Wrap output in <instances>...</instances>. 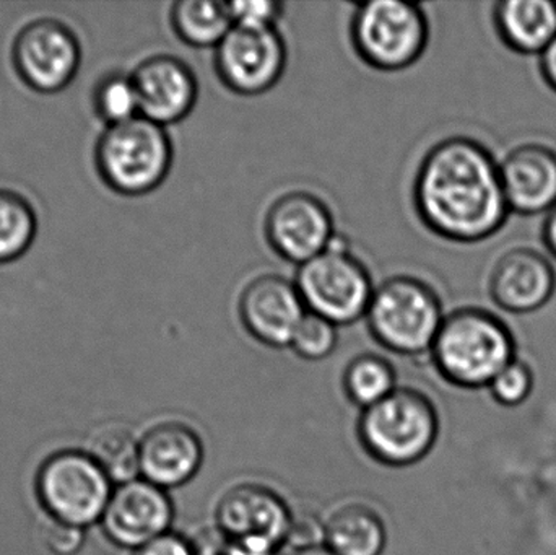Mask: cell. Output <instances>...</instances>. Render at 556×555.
Segmentation results:
<instances>
[{
  "label": "cell",
  "instance_id": "obj_18",
  "mask_svg": "<svg viewBox=\"0 0 556 555\" xmlns=\"http://www.w3.org/2000/svg\"><path fill=\"white\" fill-rule=\"evenodd\" d=\"M509 211L532 217L556 205V152L542 143L516 147L500 163Z\"/></svg>",
  "mask_w": 556,
  "mask_h": 555
},
{
  "label": "cell",
  "instance_id": "obj_3",
  "mask_svg": "<svg viewBox=\"0 0 556 555\" xmlns=\"http://www.w3.org/2000/svg\"><path fill=\"white\" fill-rule=\"evenodd\" d=\"M440 430L433 401L407 387H399L381 403L362 411L356 422V437L366 455L388 468L424 462L433 452Z\"/></svg>",
  "mask_w": 556,
  "mask_h": 555
},
{
  "label": "cell",
  "instance_id": "obj_4",
  "mask_svg": "<svg viewBox=\"0 0 556 555\" xmlns=\"http://www.w3.org/2000/svg\"><path fill=\"white\" fill-rule=\"evenodd\" d=\"M173 160L175 149L166 127L143 116L106 126L94 146L101 181L126 198L156 191L168 178Z\"/></svg>",
  "mask_w": 556,
  "mask_h": 555
},
{
  "label": "cell",
  "instance_id": "obj_16",
  "mask_svg": "<svg viewBox=\"0 0 556 555\" xmlns=\"http://www.w3.org/2000/svg\"><path fill=\"white\" fill-rule=\"evenodd\" d=\"M130 75L139 97L140 116L160 126L181 123L198 104V77L176 55H150Z\"/></svg>",
  "mask_w": 556,
  "mask_h": 555
},
{
  "label": "cell",
  "instance_id": "obj_1",
  "mask_svg": "<svg viewBox=\"0 0 556 555\" xmlns=\"http://www.w3.org/2000/svg\"><path fill=\"white\" fill-rule=\"evenodd\" d=\"M412 199L421 224L453 243L489 240L511 214L500 163L483 143L464 136L447 137L428 150Z\"/></svg>",
  "mask_w": 556,
  "mask_h": 555
},
{
  "label": "cell",
  "instance_id": "obj_30",
  "mask_svg": "<svg viewBox=\"0 0 556 555\" xmlns=\"http://www.w3.org/2000/svg\"><path fill=\"white\" fill-rule=\"evenodd\" d=\"M134 555H195V547L191 538L172 530L134 551Z\"/></svg>",
  "mask_w": 556,
  "mask_h": 555
},
{
  "label": "cell",
  "instance_id": "obj_11",
  "mask_svg": "<svg viewBox=\"0 0 556 555\" xmlns=\"http://www.w3.org/2000/svg\"><path fill=\"white\" fill-rule=\"evenodd\" d=\"M214 51L218 80L240 97L273 90L287 68V42L278 28L233 26Z\"/></svg>",
  "mask_w": 556,
  "mask_h": 555
},
{
  "label": "cell",
  "instance_id": "obj_14",
  "mask_svg": "<svg viewBox=\"0 0 556 555\" xmlns=\"http://www.w3.org/2000/svg\"><path fill=\"white\" fill-rule=\"evenodd\" d=\"M307 310L294 280L263 274L251 280L238 300V315L248 335L270 349H290Z\"/></svg>",
  "mask_w": 556,
  "mask_h": 555
},
{
  "label": "cell",
  "instance_id": "obj_23",
  "mask_svg": "<svg viewBox=\"0 0 556 555\" xmlns=\"http://www.w3.org/2000/svg\"><path fill=\"white\" fill-rule=\"evenodd\" d=\"M342 388L346 400L365 411L397 390V374L388 358L365 352L346 364Z\"/></svg>",
  "mask_w": 556,
  "mask_h": 555
},
{
  "label": "cell",
  "instance_id": "obj_24",
  "mask_svg": "<svg viewBox=\"0 0 556 555\" xmlns=\"http://www.w3.org/2000/svg\"><path fill=\"white\" fill-rule=\"evenodd\" d=\"M38 234L31 202L12 189L0 188V266L20 260Z\"/></svg>",
  "mask_w": 556,
  "mask_h": 555
},
{
  "label": "cell",
  "instance_id": "obj_29",
  "mask_svg": "<svg viewBox=\"0 0 556 555\" xmlns=\"http://www.w3.org/2000/svg\"><path fill=\"white\" fill-rule=\"evenodd\" d=\"M46 547L55 555H74L84 546V528L51 520L42 534Z\"/></svg>",
  "mask_w": 556,
  "mask_h": 555
},
{
  "label": "cell",
  "instance_id": "obj_33",
  "mask_svg": "<svg viewBox=\"0 0 556 555\" xmlns=\"http://www.w3.org/2000/svg\"><path fill=\"white\" fill-rule=\"evenodd\" d=\"M280 555H337L326 544H307V546L288 547Z\"/></svg>",
  "mask_w": 556,
  "mask_h": 555
},
{
  "label": "cell",
  "instance_id": "obj_6",
  "mask_svg": "<svg viewBox=\"0 0 556 555\" xmlns=\"http://www.w3.org/2000/svg\"><path fill=\"white\" fill-rule=\"evenodd\" d=\"M350 41L368 67L401 72L424 58L430 22L420 3L366 0L355 7L350 20Z\"/></svg>",
  "mask_w": 556,
  "mask_h": 555
},
{
  "label": "cell",
  "instance_id": "obj_25",
  "mask_svg": "<svg viewBox=\"0 0 556 555\" xmlns=\"http://www.w3.org/2000/svg\"><path fill=\"white\" fill-rule=\"evenodd\" d=\"M93 106L106 126H116L140 116L139 97L132 75L111 72L101 77L94 87Z\"/></svg>",
  "mask_w": 556,
  "mask_h": 555
},
{
  "label": "cell",
  "instance_id": "obj_13",
  "mask_svg": "<svg viewBox=\"0 0 556 555\" xmlns=\"http://www.w3.org/2000/svg\"><path fill=\"white\" fill-rule=\"evenodd\" d=\"M173 521L169 492L139 478L114 488L100 524L116 546L137 551L172 531Z\"/></svg>",
  "mask_w": 556,
  "mask_h": 555
},
{
  "label": "cell",
  "instance_id": "obj_27",
  "mask_svg": "<svg viewBox=\"0 0 556 555\" xmlns=\"http://www.w3.org/2000/svg\"><path fill=\"white\" fill-rule=\"evenodd\" d=\"M535 377L532 368L521 358H515L508 367L500 371L498 377L490 383V396L503 407H518L531 398Z\"/></svg>",
  "mask_w": 556,
  "mask_h": 555
},
{
  "label": "cell",
  "instance_id": "obj_9",
  "mask_svg": "<svg viewBox=\"0 0 556 555\" xmlns=\"http://www.w3.org/2000/svg\"><path fill=\"white\" fill-rule=\"evenodd\" d=\"M294 510L270 485L240 481L228 485L214 507V527L243 543L281 554L290 540Z\"/></svg>",
  "mask_w": 556,
  "mask_h": 555
},
{
  "label": "cell",
  "instance_id": "obj_12",
  "mask_svg": "<svg viewBox=\"0 0 556 555\" xmlns=\"http://www.w3.org/2000/svg\"><path fill=\"white\" fill-rule=\"evenodd\" d=\"M264 234L274 253L298 267L324 253L337 237L329 205L306 191L277 198L267 209Z\"/></svg>",
  "mask_w": 556,
  "mask_h": 555
},
{
  "label": "cell",
  "instance_id": "obj_19",
  "mask_svg": "<svg viewBox=\"0 0 556 555\" xmlns=\"http://www.w3.org/2000/svg\"><path fill=\"white\" fill-rule=\"evenodd\" d=\"M320 530L323 544L337 555H382L388 547V524L365 499L333 502L320 517Z\"/></svg>",
  "mask_w": 556,
  "mask_h": 555
},
{
  "label": "cell",
  "instance_id": "obj_5",
  "mask_svg": "<svg viewBox=\"0 0 556 555\" xmlns=\"http://www.w3.org/2000/svg\"><path fill=\"white\" fill-rule=\"evenodd\" d=\"M365 318L386 351L418 357L430 354L446 315L433 287L418 277L394 276L376 287Z\"/></svg>",
  "mask_w": 556,
  "mask_h": 555
},
{
  "label": "cell",
  "instance_id": "obj_17",
  "mask_svg": "<svg viewBox=\"0 0 556 555\" xmlns=\"http://www.w3.org/2000/svg\"><path fill=\"white\" fill-rule=\"evenodd\" d=\"M556 292V270L547 256L532 248H515L503 254L489 280L493 303L511 315H529L544 308Z\"/></svg>",
  "mask_w": 556,
  "mask_h": 555
},
{
  "label": "cell",
  "instance_id": "obj_20",
  "mask_svg": "<svg viewBox=\"0 0 556 555\" xmlns=\"http://www.w3.org/2000/svg\"><path fill=\"white\" fill-rule=\"evenodd\" d=\"M493 25L516 54L541 55L556 38V2L502 0L493 9Z\"/></svg>",
  "mask_w": 556,
  "mask_h": 555
},
{
  "label": "cell",
  "instance_id": "obj_2",
  "mask_svg": "<svg viewBox=\"0 0 556 555\" xmlns=\"http://www.w3.org/2000/svg\"><path fill=\"white\" fill-rule=\"evenodd\" d=\"M511 329L489 310L467 306L444 318L430 357L440 377L460 390H482L516 357Z\"/></svg>",
  "mask_w": 556,
  "mask_h": 555
},
{
  "label": "cell",
  "instance_id": "obj_32",
  "mask_svg": "<svg viewBox=\"0 0 556 555\" xmlns=\"http://www.w3.org/2000/svg\"><path fill=\"white\" fill-rule=\"evenodd\" d=\"M542 241L548 253L556 260V205L545 215L544 225H542Z\"/></svg>",
  "mask_w": 556,
  "mask_h": 555
},
{
  "label": "cell",
  "instance_id": "obj_21",
  "mask_svg": "<svg viewBox=\"0 0 556 555\" xmlns=\"http://www.w3.org/2000/svg\"><path fill=\"white\" fill-rule=\"evenodd\" d=\"M173 31L185 45L215 49L233 28L228 2L222 0H179L169 12Z\"/></svg>",
  "mask_w": 556,
  "mask_h": 555
},
{
  "label": "cell",
  "instance_id": "obj_31",
  "mask_svg": "<svg viewBox=\"0 0 556 555\" xmlns=\"http://www.w3.org/2000/svg\"><path fill=\"white\" fill-rule=\"evenodd\" d=\"M539 58H541L539 68H541L542 78L556 93V38Z\"/></svg>",
  "mask_w": 556,
  "mask_h": 555
},
{
  "label": "cell",
  "instance_id": "obj_28",
  "mask_svg": "<svg viewBox=\"0 0 556 555\" xmlns=\"http://www.w3.org/2000/svg\"><path fill=\"white\" fill-rule=\"evenodd\" d=\"M233 26L277 28L285 13V3L277 0H238L228 2Z\"/></svg>",
  "mask_w": 556,
  "mask_h": 555
},
{
  "label": "cell",
  "instance_id": "obj_22",
  "mask_svg": "<svg viewBox=\"0 0 556 555\" xmlns=\"http://www.w3.org/2000/svg\"><path fill=\"white\" fill-rule=\"evenodd\" d=\"M87 453L114 485L140 478V436L124 424H106L94 430Z\"/></svg>",
  "mask_w": 556,
  "mask_h": 555
},
{
  "label": "cell",
  "instance_id": "obj_10",
  "mask_svg": "<svg viewBox=\"0 0 556 555\" xmlns=\"http://www.w3.org/2000/svg\"><path fill=\"white\" fill-rule=\"evenodd\" d=\"M80 62L77 36L59 20H33L13 39V68L20 80L36 93L54 94L67 88Z\"/></svg>",
  "mask_w": 556,
  "mask_h": 555
},
{
  "label": "cell",
  "instance_id": "obj_7",
  "mask_svg": "<svg viewBox=\"0 0 556 555\" xmlns=\"http://www.w3.org/2000/svg\"><path fill=\"white\" fill-rule=\"evenodd\" d=\"M294 283L307 312L337 328L365 318L376 290L368 267L339 235L324 253L298 267Z\"/></svg>",
  "mask_w": 556,
  "mask_h": 555
},
{
  "label": "cell",
  "instance_id": "obj_26",
  "mask_svg": "<svg viewBox=\"0 0 556 555\" xmlns=\"http://www.w3.org/2000/svg\"><path fill=\"white\" fill-rule=\"evenodd\" d=\"M339 344V328L323 316L306 313L294 332L290 349L307 362L326 361Z\"/></svg>",
  "mask_w": 556,
  "mask_h": 555
},
{
  "label": "cell",
  "instance_id": "obj_15",
  "mask_svg": "<svg viewBox=\"0 0 556 555\" xmlns=\"http://www.w3.org/2000/svg\"><path fill=\"white\" fill-rule=\"evenodd\" d=\"M204 462V439L181 417L156 420L140 436V478L165 491L189 484Z\"/></svg>",
  "mask_w": 556,
  "mask_h": 555
},
{
  "label": "cell",
  "instance_id": "obj_8",
  "mask_svg": "<svg viewBox=\"0 0 556 555\" xmlns=\"http://www.w3.org/2000/svg\"><path fill=\"white\" fill-rule=\"evenodd\" d=\"M116 485L88 453L59 452L42 463L36 491L52 520L87 528L101 521Z\"/></svg>",
  "mask_w": 556,
  "mask_h": 555
}]
</instances>
